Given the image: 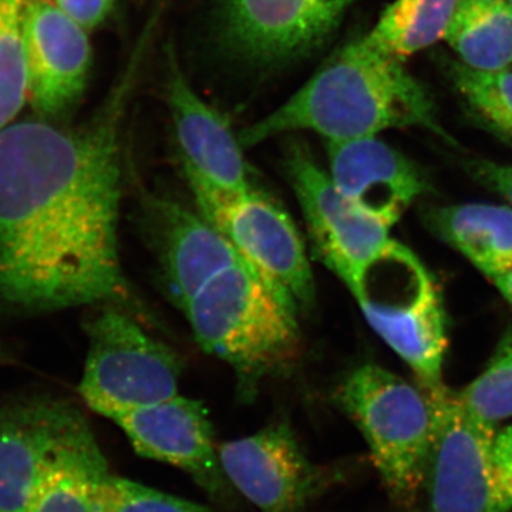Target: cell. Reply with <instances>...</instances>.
<instances>
[{
    "instance_id": "cell-1",
    "label": "cell",
    "mask_w": 512,
    "mask_h": 512,
    "mask_svg": "<svg viewBox=\"0 0 512 512\" xmlns=\"http://www.w3.org/2000/svg\"><path fill=\"white\" fill-rule=\"evenodd\" d=\"M141 49L99 116L0 131V313L37 315L126 298L117 222L121 113Z\"/></svg>"
},
{
    "instance_id": "cell-2",
    "label": "cell",
    "mask_w": 512,
    "mask_h": 512,
    "mask_svg": "<svg viewBox=\"0 0 512 512\" xmlns=\"http://www.w3.org/2000/svg\"><path fill=\"white\" fill-rule=\"evenodd\" d=\"M403 127L446 137L426 87L403 60L362 37L339 50L282 106L239 131L238 138L242 148H251L291 131L349 141Z\"/></svg>"
},
{
    "instance_id": "cell-3",
    "label": "cell",
    "mask_w": 512,
    "mask_h": 512,
    "mask_svg": "<svg viewBox=\"0 0 512 512\" xmlns=\"http://www.w3.org/2000/svg\"><path fill=\"white\" fill-rule=\"evenodd\" d=\"M183 311L202 350L235 370L242 400L301 356L296 312L245 262L215 276Z\"/></svg>"
},
{
    "instance_id": "cell-4",
    "label": "cell",
    "mask_w": 512,
    "mask_h": 512,
    "mask_svg": "<svg viewBox=\"0 0 512 512\" xmlns=\"http://www.w3.org/2000/svg\"><path fill=\"white\" fill-rule=\"evenodd\" d=\"M340 412L365 437L387 494L409 507L426 480L434 407L430 394L377 365H362L333 392Z\"/></svg>"
},
{
    "instance_id": "cell-5",
    "label": "cell",
    "mask_w": 512,
    "mask_h": 512,
    "mask_svg": "<svg viewBox=\"0 0 512 512\" xmlns=\"http://www.w3.org/2000/svg\"><path fill=\"white\" fill-rule=\"evenodd\" d=\"M355 298L363 315L427 392L444 389L446 316L433 278L409 248L392 239L373 262Z\"/></svg>"
},
{
    "instance_id": "cell-6",
    "label": "cell",
    "mask_w": 512,
    "mask_h": 512,
    "mask_svg": "<svg viewBox=\"0 0 512 512\" xmlns=\"http://www.w3.org/2000/svg\"><path fill=\"white\" fill-rule=\"evenodd\" d=\"M86 333L89 350L79 390L93 412L113 420L178 396L177 353L151 338L126 312L100 306L87 320Z\"/></svg>"
},
{
    "instance_id": "cell-7",
    "label": "cell",
    "mask_w": 512,
    "mask_h": 512,
    "mask_svg": "<svg viewBox=\"0 0 512 512\" xmlns=\"http://www.w3.org/2000/svg\"><path fill=\"white\" fill-rule=\"evenodd\" d=\"M198 214L296 313L311 308L315 284L305 245L288 214L262 192L235 194L185 174Z\"/></svg>"
},
{
    "instance_id": "cell-8",
    "label": "cell",
    "mask_w": 512,
    "mask_h": 512,
    "mask_svg": "<svg viewBox=\"0 0 512 512\" xmlns=\"http://www.w3.org/2000/svg\"><path fill=\"white\" fill-rule=\"evenodd\" d=\"M427 393L434 407L424 480L431 511H510L495 463V426L468 412L448 387Z\"/></svg>"
},
{
    "instance_id": "cell-9",
    "label": "cell",
    "mask_w": 512,
    "mask_h": 512,
    "mask_svg": "<svg viewBox=\"0 0 512 512\" xmlns=\"http://www.w3.org/2000/svg\"><path fill=\"white\" fill-rule=\"evenodd\" d=\"M286 170L316 256L355 295L370 266L392 242L390 228L353 207L306 148L293 144Z\"/></svg>"
},
{
    "instance_id": "cell-10",
    "label": "cell",
    "mask_w": 512,
    "mask_h": 512,
    "mask_svg": "<svg viewBox=\"0 0 512 512\" xmlns=\"http://www.w3.org/2000/svg\"><path fill=\"white\" fill-rule=\"evenodd\" d=\"M90 423L47 394L0 400V512H26L50 468Z\"/></svg>"
},
{
    "instance_id": "cell-11",
    "label": "cell",
    "mask_w": 512,
    "mask_h": 512,
    "mask_svg": "<svg viewBox=\"0 0 512 512\" xmlns=\"http://www.w3.org/2000/svg\"><path fill=\"white\" fill-rule=\"evenodd\" d=\"M218 456L235 493L261 512H301L340 477L306 456L288 421L227 441Z\"/></svg>"
},
{
    "instance_id": "cell-12",
    "label": "cell",
    "mask_w": 512,
    "mask_h": 512,
    "mask_svg": "<svg viewBox=\"0 0 512 512\" xmlns=\"http://www.w3.org/2000/svg\"><path fill=\"white\" fill-rule=\"evenodd\" d=\"M356 0H224L221 37L245 62L271 66L309 55L339 28Z\"/></svg>"
},
{
    "instance_id": "cell-13",
    "label": "cell",
    "mask_w": 512,
    "mask_h": 512,
    "mask_svg": "<svg viewBox=\"0 0 512 512\" xmlns=\"http://www.w3.org/2000/svg\"><path fill=\"white\" fill-rule=\"evenodd\" d=\"M138 456L181 468L212 500L231 507L235 490L222 470L214 429L200 400L173 399L114 417Z\"/></svg>"
},
{
    "instance_id": "cell-14",
    "label": "cell",
    "mask_w": 512,
    "mask_h": 512,
    "mask_svg": "<svg viewBox=\"0 0 512 512\" xmlns=\"http://www.w3.org/2000/svg\"><path fill=\"white\" fill-rule=\"evenodd\" d=\"M87 33L50 0H28L23 19L26 97L39 119H60L86 92L92 66Z\"/></svg>"
},
{
    "instance_id": "cell-15",
    "label": "cell",
    "mask_w": 512,
    "mask_h": 512,
    "mask_svg": "<svg viewBox=\"0 0 512 512\" xmlns=\"http://www.w3.org/2000/svg\"><path fill=\"white\" fill-rule=\"evenodd\" d=\"M165 96L184 174L195 175L235 194L254 190L238 134L220 111L205 103L192 89L171 45L167 47Z\"/></svg>"
},
{
    "instance_id": "cell-16",
    "label": "cell",
    "mask_w": 512,
    "mask_h": 512,
    "mask_svg": "<svg viewBox=\"0 0 512 512\" xmlns=\"http://www.w3.org/2000/svg\"><path fill=\"white\" fill-rule=\"evenodd\" d=\"M329 177L360 212L392 228L426 191L416 164L377 137L326 141Z\"/></svg>"
},
{
    "instance_id": "cell-17",
    "label": "cell",
    "mask_w": 512,
    "mask_h": 512,
    "mask_svg": "<svg viewBox=\"0 0 512 512\" xmlns=\"http://www.w3.org/2000/svg\"><path fill=\"white\" fill-rule=\"evenodd\" d=\"M151 217L164 282L181 309L215 276L244 262L217 228L177 202H156Z\"/></svg>"
},
{
    "instance_id": "cell-18",
    "label": "cell",
    "mask_w": 512,
    "mask_h": 512,
    "mask_svg": "<svg viewBox=\"0 0 512 512\" xmlns=\"http://www.w3.org/2000/svg\"><path fill=\"white\" fill-rule=\"evenodd\" d=\"M433 227L481 274L494 281L512 269V207L463 204L440 208Z\"/></svg>"
},
{
    "instance_id": "cell-19",
    "label": "cell",
    "mask_w": 512,
    "mask_h": 512,
    "mask_svg": "<svg viewBox=\"0 0 512 512\" xmlns=\"http://www.w3.org/2000/svg\"><path fill=\"white\" fill-rule=\"evenodd\" d=\"M109 463L92 427L57 458L26 512H103Z\"/></svg>"
},
{
    "instance_id": "cell-20",
    "label": "cell",
    "mask_w": 512,
    "mask_h": 512,
    "mask_svg": "<svg viewBox=\"0 0 512 512\" xmlns=\"http://www.w3.org/2000/svg\"><path fill=\"white\" fill-rule=\"evenodd\" d=\"M444 40L460 63L478 72L512 66V8L508 0H458Z\"/></svg>"
},
{
    "instance_id": "cell-21",
    "label": "cell",
    "mask_w": 512,
    "mask_h": 512,
    "mask_svg": "<svg viewBox=\"0 0 512 512\" xmlns=\"http://www.w3.org/2000/svg\"><path fill=\"white\" fill-rule=\"evenodd\" d=\"M458 0H394L365 36L370 45L403 60L446 36Z\"/></svg>"
},
{
    "instance_id": "cell-22",
    "label": "cell",
    "mask_w": 512,
    "mask_h": 512,
    "mask_svg": "<svg viewBox=\"0 0 512 512\" xmlns=\"http://www.w3.org/2000/svg\"><path fill=\"white\" fill-rule=\"evenodd\" d=\"M450 80L468 110L512 144V70L478 72L457 62Z\"/></svg>"
},
{
    "instance_id": "cell-23",
    "label": "cell",
    "mask_w": 512,
    "mask_h": 512,
    "mask_svg": "<svg viewBox=\"0 0 512 512\" xmlns=\"http://www.w3.org/2000/svg\"><path fill=\"white\" fill-rule=\"evenodd\" d=\"M26 5L28 0H0V131L28 103L23 56Z\"/></svg>"
},
{
    "instance_id": "cell-24",
    "label": "cell",
    "mask_w": 512,
    "mask_h": 512,
    "mask_svg": "<svg viewBox=\"0 0 512 512\" xmlns=\"http://www.w3.org/2000/svg\"><path fill=\"white\" fill-rule=\"evenodd\" d=\"M456 394L468 412L485 423L495 426L512 417V336L501 342L484 372Z\"/></svg>"
},
{
    "instance_id": "cell-25",
    "label": "cell",
    "mask_w": 512,
    "mask_h": 512,
    "mask_svg": "<svg viewBox=\"0 0 512 512\" xmlns=\"http://www.w3.org/2000/svg\"><path fill=\"white\" fill-rule=\"evenodd\" d=\"M103 512H220L111 473L103 485Z\"/></svg>"
},
{
    "instance_id": "cell-26",
    "label": "cell",
    "mask_w": 512,
    "mask_h": 512,
    "mask_svg": "<svg viewBox=\"0 0 512 512\" xmlns=\"http://www.w3.org/2000/svg\"><path fill=\"white\" fill-rule=\"evenodd\" d=\"M67 18L90 32L110 15L114 0H50Z\"/></svg>"
},
{
    "instance_id": "cell-27",
    "label": "cell",
    "mask_w": 512,
    "mask_h": 512,
    "mask_svg": "<svg viewBox=\"0 0 512 512\" xmlns=\"http://www.w3.org/2000/svg\"><path fill=\"white\" fill-rule=\"evenodd\" d=\"M467 171L474 180L485 185L512 205V165L493 163L487 160H474L467 164Z\"/></svg>"
},
{
    "instance_id": "cell-28",
    "label": "cell",
    "mask_w": 512,
    "mask_h": 512,
    "mask_svg": "<svg viewBox=\"0 0 512 512\" xmlns=\"http://www.w3.org/2000/svg\"><path fill=\"white\" fill-rule=\"evenodd\" d=\"M495 463H497L501 488L512 508V426L497 433Z\"/></svg>"
},
{
    "instance_id": "cell-29",
    "label": "cell",
    "mask_w": 512,
    "mask_h": 512,
    "mask_svg": "<svg viewBox=\"0 0 512 512\" xmlns=\"http://www.w3.org/2000/svg\"><path fill=\"white\" fill-rule=\"evenodd\" d=\"M494 285L497 286L498 291L504 296L505 301L510 303L512 308V269L507 274L498 276L494 279Z\"/></svg>"
},
{
    "instance_id": "cell-30",
    "label": "cell",
    "mask_w": 512,
    "mask_h": 512,
    "mask_svg": "<svg viewBox=\"0 0 512 512\" xmlns=\"http://www.w3.org/2000/svg\"><path fill=\"white\" fill-rule=\"evenodd\" d=\"M13 356L10 355L8 348L0 342V365H6V363H12Z\"/></svg>"
},
{
    "instance_id": "cell-31",
    "label": "cell",
    "mask_w": 512,
    "mask_h": 512,
    "mask_svg": "<svg viewBox=\"0 0 512 512\" xmlns=\"http://www.w3.org/2000/svg\"><path fill=\"white\" fill-rule=\"evenodd\" d=\"M508 3H510L511 8H512V0H508Z\"/></svg>"
},
{
    "instance_id": "cell-32",
    "label": "cell",
    "mask_w": 512,
    "mask_h": 512,
    "mask_svg": "<svg viewBox=\"0 0 512 512\" xmlns=\"http://www.w3.org/2000/svg\"><path fill=\"white\" fill-rule=\"evenodd\" d=\"M427 512H434V511H431V510H430V511H427Z\"/></svg>"
}]
</instances>
